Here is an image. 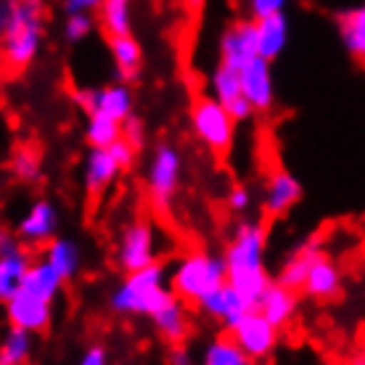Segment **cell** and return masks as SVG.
<instances>
[{
  "label": "cell",
  "instance_id": "1",
  "mask_svg": "<svg viewBox=\"0 0 365 365\" xmlns=\"http://www.w3.org/2000/svg\"><path fill=\"white\" fill-rule=\"evenodd\" d=\"M267 252V228L262 220H238L222 252L228 265V283L244 299L257 307L259 299L270 289V278L265 262Z\"/></svg>",
  "mask_w": 365,
  "mask_h": 365
},
{
  "label": "cell",
  "instance_id": "2",
  "mask_svg": "<svg viewBox=\"0 0 365 365\" xmlns=\"http://www.w3.org/2000/svg\"><path fill=\"white\" fill-rule=\"evenodd\" d=\"M0 32H3L6 74L19 77L32 66L43 48V35H46L43 0H3Z\"/></svg>",
  "mask_w": 365,
  "mask_h": 365
},
{
  "label": "cell",
  "instance_id": "3",
  "mask_svg": "<svg viewBox=\"0 0 365 365\" xmlns=\"http://www.w3.org/2000/svg\"><path fill=\"white\" fill-rule=\"evenodd\" d=\"M170 267L165 262L148 265L143 270L128 273L111 289L109 310L122 318H148L170 297Z\"/></svg>",
  "mask_w": 365,
  "mask_h": 365
},
{
  "label": "cell",
  "instance_id": "4",
  "mask_svg": "<svg viewBox=\"0 0 365 365\" xmlns=\"http://www.w3.org/2000/svg\"><path fill=\"white\" fill-rule=\"evenodd\" d=\"M225 283H228L225 257L207 252V249L185 252L170 265V289L185 304H193V307Z\"/></svg>",
  "mask_w": 365,
  "mask_h": 365
},
{
  "label": "cell",
  "instance_id": "5",
  "mask_svg": "<svg viewBox=\"0 0 365 365\" xmlns=\"http://www.w3.org/2000/svg\"><path fill=\"white\" fill-rule=\"evenodd\" d=\"M182 178V156L175 143L170 140H159L151 151V159L146 165V196L148 204L156 215H167L173 210L178 191H180Z\"/></svg>",
  "mask_w": 365,
  "mask_h": 365
},
{
  "label": "cell",
  "instance_id": "6",
  "mask_svg": "<svg viewBox=\"0 0 365 365\" xmlns=\"http://www.w3.org/2000/svg\"><path fill=\"white\" fill-rule=\"evenodd\" d=\"M188 122L196 140L204 143L215 156H228L236 140V119L230 117L228 109L215 96H196L188 109Z\"/></svg>",
  "mask_w": 365,
  "mask_h": 365
},
{
  "label": "cell",
  "instance_id": "7",
  "mask_svg": "<svg viewBox=\"0 0 365 365\" xmlns=\"http://www.w3.org/2000/svg\"><path fill=\"white\" fill-rule=\"evenodd\" d=\"M114 262L122 273H135L148 265L162 262L159 259V233L151 217H133L122 225L114 247Z\"/></svg>",
  "mask_w": 365,
  "mask_h": 365
},
{
  "label": "cell",
  "instance_id": "8",
  "mask_svg": "<svg viewBox=\"0 0 365 365\" xmlns=\"http://www.w3.org/2000/svg\"><path fill=\"white\" fill-rule=\"evenodd\" d=\"M58 210L51 199H35L27 210L21 212V217L14 225L16 238L29 249L48 247L58 236Z\"/></svg>",
  "mask_w": 365,
  "mask_h": 365
},
{
  "label": "cell",
  "instance_id": "9",
  "mask_svg": "<svg viewBox=\"0 0 365 365\" xmlns=\"http://www.w3.org/2000/svg\"><path fill=\"white\" fill-rule=\"evenodd\" d=\"M228 334L236 339L238 347L244 349L255 363H259V360H267L275 352L281 329H275L273 323L255 307V310H249L244 318L238 320Z\"/></svg>",
  "mask_w": 365,
  "mask_h": 365
},
{
  "label": "cell",
  "instance_id": "10",
  "mask_svg": "<svg viewBox=\"0 0 365 365\" xmlns=\"http://www.w3.org/2000/svg\"><path fill=\"white\" fill-rule=\"evenodd\" d=\"M35 257L16 238V233L3 230L0 233V302H9L21 289L24 275L32 267Z\"/></svg>",
  "mask_w": 365,
  "mask_h": 365
},
{
  "label": "cell",
  "instance_id": "11",
  "mask_svg": "<svg viewBox=\"0 0 365 365\" xmlns=\"http://www.w3.org/2000/svg\"><path fill=\"white\" fill-rule=\"evenodd\" d=\"M210 96L215 98L228 109V114L236 122H249V119L255 117L257 111L255 106L247 101L244 96V88H241V69L236 66H228L217 61V66L212 69L210 74Z\"/></svg>",
  "mask_w": 365,
  "mask_h": 365
},
{
  "label": "cell",
  "instance_id": "12",
  "mask_svg": "<svg viewBox=\"0 0 365 365\" xmlns=\"http://www.w3.org/2000/svg\"><path fill=\"white\" fill-rule=\"evenodd\" d=\"M302 201V182L283 167H273L262 185V215L267 220L286 217Z\"/></svg>",
  "mask_w": 365,
  "mask_h": 365
},
{
  "label": "cell",
  "instance_id": "13",
  "mask_svg": "<svg viewBox=\"0 0 365 365\" xmlns=\"http://www.w3.org/2000/svg\"><path fill=\"white\" fill-rule=\"evenodd\" d=\"M6 307V320L9 326H19V329H27L32 334H46L53 323V302H46L35 297L29 292L19 289L9 302H3Z\"/></svg>",
  "mask_w": 365,
  "mask_h": 365
},
{
  "label": "cell",
  "instance_id": "14",
  "mask_svg": "<svg viewBox=\"0 0 365 365\" xmlns=\"http://www.w3.org/2000/svg\"><path fill=\"white\" fill-rule=\"evenodd\" d=\"M259 56L257 48V21L255 19H238L225 27L220 35V58L222 64L244 69V66Z\"/></svg>",
  "mask_w": 365,
  "mask_h": 365
},
{
  "label": "cell",
  "instance_id": "15",
  "mask_svg": "<svg viewBox=\"0 0 365 365\" xmlns=\"http://www.w3.org/2000/svg\"><path fill=\"white\" fill-rule=\"evenodd\" d=\"M241 88L247 101L255 106L257 114H270L275 109V80H273V61L262 56L252 58L241 69Z\"/></svg>",
  "mask_w": 365,
  "mask_h": 365
},
{
  "label": "cell",
  "instance_id": "16",
  "mask_svg": "<svg viewBox=\"0 0 365 365\" xmlns=\"http://www.w3.org/2000/svg\"><path fill=\"white\" fill-rule=\"evenodd\" d=\"M320 255H326V249H323V238L320 236L304 238L302 244H297V247L286 255V259H283L281 267H278L275 281L302 294L304 283H307V275H310L312 265L318 262Z\"/></svg>",
  "mask_w": 365,
  "mask_h": 365
},
{
  "label": "cell",
  "instance_id": "17",
  "mask_svg": "<svg viewBox=\"0 0 365 365\" xmlns=\"http://www.w3.org/2000/svg\"><path fill=\"white\" fill-rule=\"evenodd\" d=\"M125 173L109 148H88L83 162V188L91 201H98Z\"/></svg>",
  "mask_w": 365,
  "mask_h": 365
},
{
  "label": "cell",
  "instance_id": "18",
  "mask_svg": "<svg viewBox=\"0 0 365 365\" xmlns=\"http://www.w3.org/2000/svg\"><path fill=\"white\" fill-rule=\"evenodd\" d=\"M196 310H199L204 318H210L212 323H217L222 331H230L238 320L244 318L249 310H255V307H252L230 283H225V286H220L217 292H212L210 297H204V299L196 304Z\"/></svg>",
  "mask_w": 365,
  "mask_h": 365
},
{
  "label": "cell",
  "instance_id": "19",
  "mask_svg": "<svg viewBox=\"0 0 365 365\" xmlns=\"http://www.w3.org/2000/svg\"><path fill=\"white\" fill-rule=\"evenodd\" d=\"M148 320H151L154 331L165 339L167 344H182L185 339L191 336V315H188V304H185L175 292H170V297L148 315Z\"/></svg>",
  "mask_w": 365,
  "mask_h": 365
},
{
  "label": "cell",
  "instance_id": "20",
  "mask_svg": "<svg viewBox=\"0 0 365 365\" xmlns=\"http://www.w3.org/2000/svg\"><path fill=\"white\" fill-rule=\"evenodd\" d=\"M109 53L119 83L135 85L143 74V48L133 35L109 37Z\"/></svg>",
  "mask_w": 365,
  "mask_h": 365
},
{
  "label": "cell",
  "instance_id": "21",
  "mask_svg": "<svg viewBox=\"0 0 365 365\" xmlns=\"http://www.w3.org/2000/svg\"><path fill=\"white\" fill-rule=\"evenodd\" d=\"M257 310L262 312L275 329H286L297 318V312H299V292H294L289 286L273 281L270 289L265 292V297L257 304Z\"/></svg>",
  "mask_w": 365,
  "mask_h": 365
},
{
  "label": "cell",
  "instance_id": "22",
  "mask_svg": "<svg viewBox=\"0 0 365 365\" xmlns=\"http://www.w3.org/2000/svg\"><path fill=\"white\" fill-rule=\"evenodd\" d=\"M339 292H341V270H339L336 259L331 255H320L307 275L302 294L315 302H331L336 299Z\"/></svg>",
  "mask_w": 365,
  "mask_h": 365
},
{
  "label": "cell",
  "instance_id": "23",
  "mask_svg": "<svg viewBox=\"0 0 365 365\" xmlns=\"http://www.w3.org/2000/svg\"><path fill=\"white\" fill-rule=\"evenodd\" d=\"M339 40L355 61L365 64V3L336 14Z\"/></svg>",
  "mask_w": 365,
  "mask_h": 365
},
{
  "label": "cell",
  "instance_id": "24",
  "mask_svg": "<svg viewBox=\"0 0 365 365\" xmlns=\"http://www.w3.org/2000/svg\"><path fill=\"white\" fill-rule=\"evenodd\" d=\"M64 283H66L64 275L58 273L46 257H37L35 262H32V267L27 270V275H24L21 292H29V294H35V297H40V299L53 302L56 304V299L61 297Z\"/></svg>",
  "mask_w": 365,
  "mask_h": 365
},
{
  "label": "cell",
  "instance_id": "25",
  "mask_svg": "<svg viewBox=\"0 0 365 365\" xmlns=\"http://www.w3.org/2000/svg\"><path fill=\"white\" fill-rule=\"evenodd\" d=\"M286 46H289V16L286 14L257 19V48L262 58L275 61Z\"/></svg>",
  "mask_w": 365,
  "mask_h": 365
},
{
  "label": "cell",
  "instance_id": "26",
  "mask_svg": "<svg viewBox=\"0 0 365 365\" xmlns=\"http://www.w3.org/2000/svg\"><path fill=\"white\" fill-rule=\"evenodd\" d=\"M96 111L101 114H109L117 122H125L128 117L135 114V93H133V85L128 83H109L98 88V106ZM93 111V114H96Z\"/></svg>",
  "mask_w": 365,
  "mask_h": 365
},
{
  "label": "cell",
  "instance_id": "27",
  "mask_svg": "<svg viewBox=\"0 0 365 365\" xmlns=\"http://www.w3.org/2000/svg\"><path fill=\"white\" fill-rule=\"evenodd\" d=\"M9 175L19 185H37L43 182V154L32 143H21L9 156Z\"/></svg>",
  "mask_w": 365,
  "mask_h": 365
},
{
  "label": "cell",
  "instance_id": "28",
  "mask_svg": "<svg viewBox=\"0 0 365 365\" xmlns=\"http://www.w3.org/2000/svg\"><path fill=\"white\" fill-rule=\"evenodd\" d=\"M40 257H46L48 262L64 275V281H72L74 275L80 273V267H83V249L74 238L66 236H56L48 247H43Z\"/></svg>",
  "mask_w": 365,
  "mask_h": 365
},
{
  "label": "cell",
  "instance_id": "29",
  "mask_svg": "<svg viewBox=\"0 0 365 365\" xmlns=\"http://www.w3.org/2000/svg\"><path fill=\"white\" fill-rule=\"evenodd\" d=\"M201 365H255V360L236 344V339L228 331L212 336L201 352Z\"/></svg>",
  "mask_w": 365,
  "mask_h": 365
},
{
  "label": "cell",
  "instance_id": "30",
  "mask_svg": "<svg viewBox=\"0 0 365 365\" xmlns=\"http://www.w3.org/2000/svg\"><path fill=\"white\" fill-rule=\"evenodd\" d=\"M133 3L135 0H103L98 11V24L106 37L133 35Z\"/></svg>",
  "mask_w": 365,
  "mask_h": 365
},
{
  "label": "cell",
  "instance_id": "31",
  "mask_svg": "<svg viewBox=\"0 0 365 365\" xmlns=\"http://www.w3.org/2000/svg\"><path fill=\"white\" fill-rule=\"evenodd\" d=\"M32 349H35V334L19 326H9L0 344V363L27 365L32 360Z\"/></svg>",
  "mask_w": 365,
  "mask_h": 365
},
{
  "label": "cell",
  "instance_id": "32",
  "mask_svg": "<svg viewBox=\"0 0 365 365\" xmlns=\"http://www.w3.org/2000/svg\"><path fill=\"white\" fill-rule=\"evenodd\" d=\"M122 138V122L109 114H88L85 117V143L88 148H111Z\"/></svg>",
  "mask_w": 365,
  "mask_h": 365
},
{
  "label": "cell",
  "instance_id": "33",
  "mask_svg": "<svg viewBox=\"0 0 365 365\" xmlns=\"http://www.w3.org/2000/svg\"><path fill=\"white\" fill-rule=\"evenodd\" d=\"M93 29H96L93 14H72V16L64 19L61 32H64V40L69 46H77V43H83L93 35Z\"/></svg>",
  "mask_w": 365,
  "mask_h": 365
},
{
  "label": "cell",
  "instance_id": "34",
  "mask_svg": "<svg viewBox=\"0 0 365 365\" xmlns=\"http://www.w3.org/2000/svg\"><path fill=\"white\" fill-rule=\"evenodd\" d=\"M225 207H228L230 215H247L249 207H252V191L247 185H230L228 193H225Z\"/></svg>",
  "mask_w": 365,
  "mask_h": 365
},
{
  "label": "cell",
  "instance_id": "35",
  "mask_svg": "<svg viewBox=\"0 0 365 365\" xmlns=\"http://www.w3.org/2000/svg\"><path fill=\"white\" fill-rule=\"evenodd\" d=\"M122 138L130 140L138 151H143V148H146V122L138 117V114L128 117L122 122Z\"/></svg>",
  "mask_w": 365,
  "mask_h": 365
},
{
  "label": "cell",
  "instance_id": "36",
  "mask_svg": "<svg viewBox=\"0 0 365 365\" xmlns=\"http://www.w3.org/2000/svg\"><path fill=\"white\" fill-rule=\"evenodd\" d=\"M289 0H247V14L249 19H265L273 14H283Z\"/></svg>",
  "mask_w": 365,
  "mask_h": 365
},
{
  "label": "cell",
  "instance_id": "37",
  "mask_svg": "<svg viewBox=\"0 0 365 365\" xmlns=\"http://www.w3.org/2000/svg\"><path fill=\"white\" fill-rule=\"evenodd\" d=\"M109 151H111V154H114V159H117L119 167H122L125 173H128V170H133V167H135L138 156H140V151H138V148L133 146L130 140H125V138H119V140H117V143H114V146L109 148Z\"/></svg>",
  "mask_w": 365,
  "mask_h": 365
},
{
  "label": "cell",
  "instance_id": "38",
  "mask_svg": "<svg viewBox=\"0 0 365 365\" xmlns=\"http://www.w3.org/2000/svg\"><path fill=\"white\" fill-rule=\"evenodd\" d=\"M72 101H74V106L88 117V114H93L96 106H98V88H74Z\"/></svg>",
  "mask_w": 365,
  "mask_h": 365
},
{
  "label": "cell",
  "instance_id": "39",
  "mask_svg": "<svg viewBox=\"0 0 365 365\" xmlns=\"http://www.w3.org/2000/svg\"><path fill=\"white\" fill-rule=\"evenodd\" d=\"M165 363L167 365H193V355L188 344L182 341V344H167V352H165Z\"/></svg>",
  "mask_w": 365,
  "mask_h": 365
},
{
  "label": "cell",
  "instance_id": "40",
  "mask_svg": "<svg viewBox=\"0 0 365 365\" xmlns=\"http://www.w3.org/2000/svg\"><path fill=\"white\" fill-rule=\"evenodd\" d=\"M77 365H111L109 363V349L103 347V344H91V347L80 355Z\"/></svg>",
  "mask_w": 365,
  "mask_h": 365
},
{
  "label": "cell",
  "instance_id": "41",
  "mask_svg": "<svg viewBox=\"0 0 365 365\" xmlns=\"http://www.w3.org/2000/svg\"><path fill=\"white\" fill-rule=\"evenodd\" d=\"M101 3L103 0H61V9H64L66 16H72V14H93V11H101Z\"/></svg>",
  "mask_w": 365,
  "mask_h": 365
},
{
  "label": "cell",
  "instance_id": "42",
  "mask_svg": "<svg viewBox=\"0 0 365 365\" xmlns=\"http://www.w3.org/2000/svg\"><path fill=\"white\" fill-rule=\"evenodd\" d=\"M347 365H365V347L355 349V352L347 357Z\"/></svg>",
  "mask_w": 365,
  "mask_h": 365
},
{
  "label": "cell",
  "instance_id": "43",
  "mask_svg": "<svg viewBox=\"0 0 365 365\" xmlns=\"http://www.w3.org/2000/svg\"><path fill=\"white\" fill-rule=\"evenodd\" d=\"M182 6H185L188 14H199L204 9V0H182Z\"/></svg>",
  "mask_w": 365,
  "mask_h": 365
},
{
  "label": "cell",
  "instance_id": "44",
  "mask_svg": "<svg viewBox=\"0 0 365 365\" xmlns=\"http://www.w3.org/2000/svg\"><path fill=\"white\" fill-rule=\"evenodd\" d=\"M0 365H9V363H0Z\"/></svg>",
  "mask_w": 365,
  "mask_h": 365
},
{
  "label": "cell",
  "instance_id": "45",
  "mask_svg": "<svg viewBox=\"0 0 365 365\" xmlns=\"http://www.w3.org/2000/svg\"><path fill=\"white\" fill-rule=\"evenodd\" d=\"M363 217H365V212H363Z\"/></svg>",
  "mask_w": 365,
  "mask_h": 365
}]
</instances>
